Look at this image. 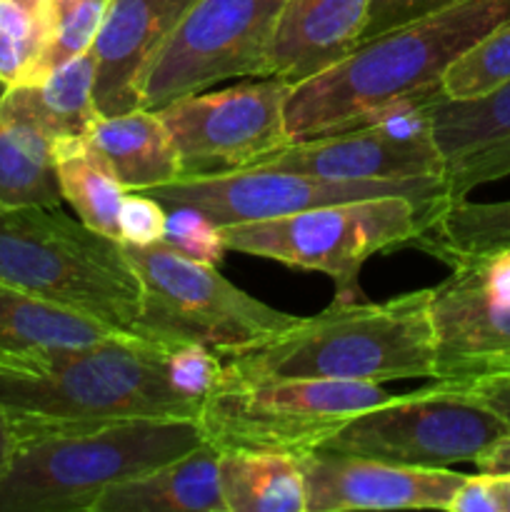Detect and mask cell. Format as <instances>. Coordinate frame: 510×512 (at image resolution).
Instances as JSON below:
<instances>
[{
    "label": "cell",
    "mask_w": 510,
    "mask_h": 512,
    "mask_svg": "<svg viewBox=\"0 0 510 512\" xmlns=\"http://www.w3.org/2000/svg\"><path fill=\"white\" fill-rule=\"evenodd\" d=\"M220 370L223 358L208 348L125 333L68 353L0 360V413L53 425L198 418Z\"/></svg>",
    "instance_id": "cell-1"
},
{
    "label": "cell",
    "mask_w": 510,
    "mask_h": 512,
    "mask_svg": "<svg viewBox=\"0 0 510 512\" xmlns=\"http://www.w3.org/2000/svg\"><path fill=\"white\" fill-rule=\"evenodd\" d=\"M508 15L510 0H460L363 40L333 68L290 88V143L363 128L390 105L443 93L450 65Z\"/></svg>",
    "instance_id": "cell-2"
},
{
    "label": "cell",
    "mask_w": 510,
    "mask_h": 512,
    "mask_svg": "<svg viewBox=\"0 0 510 512\" xmlns=\"http://www.w3.org/2000/svg\"><path fill=\"white\" fill-rule=\"evenodd\" d=\"M13 430V455L0 473V512H90L113 485L205 443L198 418L13 423Z\"/></svg>",
    "instance_id": "cell-3"
},
{
    "label": "cell",
    "mask_w": 510,
    "mask_h": 512,
    "mask_svg": "<svg viewBox=\"0 0 510 512\" xmlns=\"http://www.w3.org/2000/svg\"><path fill=\"white\" fill-rule=\"evenodd\" d=\"M238 378H320L385 383L435 380L430 288L385 303H338L298 318L268 343L223 360Z\"/></svg>",
    "instance_id": "cell-4"
},
{
    "label": "cell",
    "mask_w": 510,
    "mask_h": 512,
    "mask_svg": "<svg viewBox=\"0 0 510 512\" xmlns=\"http://www.w3.org/2000/svg\"><path fill=\"white\" fill-rule=\"evenodd\" d=\"M0 285L125 333H133L143 293L123 243L70 218L60 205L0 213Z\"/></svg>",
    "instance_id": "cell-5"
},
{
    "label": "cell",
    "mask_w": 510,
    "mask_h": 512,
    "mask_svg": "<svg viewBox=\"0 0 510 512\" xmlns=\"http://www.w3.org/2000/svg\"><path fill=\"white\" fill-rule=\"evenodd\" d=\"M443 208L400 195L350 200L228 225L223 240L235 253L328 275L338 303H358L363 265L375 253L415 245L425 225Z\"/></svg>",
    "instance_id": "cell-6"
},
{
    "label": "cell",
    "mask_w": 510,
    "mask_h": 512,
    "mask_svg": "<svg viewBox=\"0 0 510 512\" xmlns=\"http://www.w3.org/2000/svg\"><path fill=\"white\" fill-rule=\"evenodd\" d=\"M140 280L133 335L165 345H200L220 358L245 353L288 330L298 315L270 308L218 273L165 243L125 245Z\"/></svg>",
    "instance_id": "cell-7"
},
{
    "label": "cell",
    "mask_w": 510,
    "mask_h": 512,
    "mask_svg": "<svg viewBox=\"0 0 510 512\" xmlns=\"http://www.w3.org/2000/svg\"><path fill=\"white\" fill-rule=\"evenodd\" d=\"M390 395L380 383L320 378H238L220 370L198 420L223 448L303 455Z\"/></svg>",
    "instance_id": "cell-8"
},
{
    "label": "cell",
    "mask_w": 510,
    "mask_h": 512,
    "mask_svg": "<svg viewBox=\"0 0 510 512\" xmlns=\"http://www.w3.org/2000/svg\"><path fill=\"white\" fill-rule=\"evenodd\" d=\"M505 435H510L508 423L465 380H438L363 410L318 450L420 468H450L455 463L475 465Z\"/></svg>",
    "instance_id": "cell-9"
},
{
    "label": "cell",
    "mask_w": 510,
    "mask_h": 512,
    "mask_svg": "<svg viewBox=\"0 0 510 512\" xmlns=\"http://www.w3.org/2000/svg\"><path fill=\"white\" fill-rule=\"evenodd\" d=\"M293 85L265 75L215 93H193L155 110L173 138L180 178L253 168L290 143L285 103Z\"/></svg>",
    "instance_id": "cell-10"
},
{
    "label": "cell",
    "mask_w": 510,
    "mask_h": 512,
    "mask_svg": "<svg viewBox=\"0 0 510 512\" xmlns=\"http://www.w3.org/2000/svg\"><path fill=\"white\" fill-rule=\"evenodd\" d=\"M285 0H195L143 80L140 108L160 110L228 78H263L265 48Z\"/></svg>",
    "instance_id": "cell-11"
},
{
    "label": "cell",
    "mask_w": 510,
    "mask_h": 512,
    "mask_svg": "<svg viewBox=\"0 0 510 512\" xmlns=\"http://www.w3.org/2000/svg\"><path fill=\"white\" fill-rule=\"evenodd\" d=\"M163 205H190L218 228L280 218L320 205L400 195L420 205H448V185L438 178L333 180L278 168H245L210 178H178L143 190Z\"/></svg>",
    "instance_id": "cell-12"
},
{
    "label": "cell",
    "mask_w": 510,
    "mask_h": 512,
    "mask_svg": "<svg viewBox=\"0 0 510 512\" xmlns=\"http://www.w3.org/2000/svg\"><path fill=\"white\" fill-rule=\"evenodd\" d=\"M438 95L443 93L390 105L363 128L295 140L258 163V168L333 180L438 178L445 173V158L430 130V103Z\"/></svg>",
    "instance_id": "cell-13"
},
{
    "label": "cell",
    "mask_w": 510,
    "mask_h": 512,
    "mask_svg": "<svg viewBox=\"0 0 510 512\" xmlns=\"http://www.w3.org/2000/svg\"><path fill=\"white\" fill-rule=\"evenodd\" d=\"M450 270L430 288L435 380L510 375V253Z\"/></svg>",
    "instance_id": "cell-14"
},
{
    "label": "cell",
    "mask_w": 510,
    "mask_h": 512,
    "mask_svg": "<svg viewBox=\"0 0 510 512\" xmlns=\"http://www.w3.org/2000/svg\"><path fill=\"white\" fill-rule=\"evenodd\" d=\"M305 512L448 510L468 475L448 468L385 463L358 455L310 450L298 455Z\"/></svg>",
    "instance_id": "cell-15"
},
{
    "label": "cell",
    "mask_w": 510,
    "mask_h": 512,
    "mask_svg": "<svg viewBox=\"0 0 510 512\" xmlns=\"http://www.w3.org/2000/svg\"><path fill=\"white\" fill-rule=\"evenodd\" d=\"M195 0H108L95 33L93 98L100 115L138 110L155 55Z\"/></svg>",
    "instance_id": "cell-16"
},
{
    "label": "cell",
    "mask_w": 510,
    "mask_h": 512,
    "mask_svg": "<svg viewBox=\"0 0 510 512\" xmlns=\"http://www.w3.org/2000/svg\"><path fill=\"white\" fill-rule=\"evenodd\" d=\"M370 0H285L265 48L263 78L298 85L353 53L368 23Z\"/></svg>",
    "instance_id": "cell-17"
},
{
    "label": "cell",
    "mask_w": 510,
    "mask_h": 512,
    "mask_svg": "<svg viewBox=\"0 0 510 512\" xmlns=\"http://www.w3.org/2000/svg\"><path fill=\"white\" fill-rule=\"evenodd\" d=\"M0 115L45 143L88 138L100 118L93 98V55L83 53L38 83L0 90Z\"/></svg>",
    "instance_id": "cell-18"
},
{
    "label": "cell",
    "mask_w": 510,
    "mask_h": 512,
    "mask_svg": "<svg viewBox=\"0 0 510 512\" xmlns=\"http://www.w3.org/2000/svg\"><path fill=\"white\" fill-rule=\"evenodd\" d=\"M218 460L220 448L205 440L183 458L105 490L90 512H228Z\"/></svg>",
    "instance_id": "cell-19"
},
{
    "label": "cell",
    "mask_w": 510,
    "mask_h": 512,
    "mask_svg": "<svg viewBox=\"0 0 510 512\" xmlns=\"http://www.w3.org/2000/svg\"><path fill=\"white\" fill-rule=\"evenodd\" d=\"M125 335L98 318L0 285V360L90 348Z\"/></svg>",
    "instance_id": "cell-20"
},
{
    "label": "cell",
    "mask_w": 510,
    "mask_h": 512,
    "mask_svg": "<svg viewBox=\"0 0 510 512\" xmlns=\"http://www.w3.org/2000/svg\"><path fill=\"white\" fill-rule=\"evenodd\" d=\"M88 140L125 190L143 193L180 178L173 138L153 110L138 108L120 115H100Z\"/></svg>",
    "instance_id": "cell-21"
},
{
    "label": "cell",
    "mask_w": 510,
    "mask_h": 512,
    "mask_svg": "<svg viewBox=\"0 0 510 512\" xmlns=\"http://www.w3.org/2000/svg\"><path fill=\"white\" fill-rule=\"evenodd\" d=\"M218 475L228 512H305L298 455L223 448Z\"/></svg>",
    "instance_id": "cell-22"
},
{
    "label": "cell",
    "mask_w": 510,
    "mask_h": 512,
    "mask_svg": "<svg viewBox=\"0 0 510 512\" xmlns=\"http://www.w3.org/2000/svg\"><path fill=\"white\" fill-rule=\"evenodd\" d=\"M53 163L60 195L75 210V218L108 238L120 240L118 213L128 190L93 143L88 138L58 140L53 143Z\"/></svg>",
    "instance_id": "cell-23"
},
{
    "label": "cell",
    "mask_w": 510,
    "mask_h": 512,
    "mask_svg": "<svg viewBox=\"0 0 510 512\" xmlns=\"http://www.w3.org/2000/svg\"><path fill=\"white\" fill-rule=\"evenodd\" d=\"M418 248L445 265L468 263L510 250V200L470 203L450 200L415 240Z\"/></svg>",
    "instance_id": "cell-24"
},
{
    "label": "cell",
    "mask_w": 510,
    "mask_h": 512,
    "mask_svg": "<svg viewBox=\"0 0 510 512\" xmlns=\"http://www.w3.org/2000/svg\"><path fill=\"white\" fill-rule=\"evenodd\" d=\"M430 130L445 163L510 135V80L475 98L430 103Z\"/></svg>",
    "instance_id": "cell-25"
},
{
    "label": "cell",
    "mask_w": 510,
    "mask_h": 512,
    "mask_svg": "<svg viewBox=\"0 0 510 512\" xmlns=\"http://www.w3.org/2000/svg\"><path fill=\"white\" fill-rule=\"evenodd\" d=\"M60 203L63 195L50 143L0 115V213L25 205Z\"/></svg>",
    "instance_id": "cell-26"
},
{
    "label": "cell",
    "mask_w": 510,
    "mask_h": 512,
    "mask_svg": "<svg viewBox=\"0 0 510 512\" xmlns=\"http://www.w3.org/2000/svg\"><path fill=\"white\" fill-rule=\"evenodd\" d=\"M55 0H0V88L28 83L55 28Z\"/></svg>",
    "instance_id": "cell-27"
},
{
    "label": "cell",
    "mask_w": 510,
    "mask_h": 512,
    "mask_svg": "<svg viewBox=\"0 0 510 512\" xmlns=\"http://www.w3.org/2000/svg\"><path fill=\"white\" fill-rule=\"evenodd\" d=\"M510 80V15L465 50L443 78L445 98H475Z\"/></svg>",
    "instance_id": "cell-28"
},
{
    "label": "cell",
    "mask_w": 510,
    "mask_h": 512,
    "mask_svg": "<svg viewBox=\"0 0 510 512\" xmlns=\"http://www.w3.org/2000/svg\"><path fill=\"white\" fill-rule=\"evenodd\" d=\"M105 5H108V0H63V3H58L53 35H50L28 83H38L68 60L88 53L95 33L103 23Z\"/></svg>",
    "instance_id": "cell-29"
},
{
    "label": "cell",
    "mask_w": 510,
    "mask_h": 512,
    "mask_svg": "<svg viewBox=\"0 0 510 512\" xmlns=\"http://www.w3.org/2000/svg\"><path fill=\"white\" fill-rule=\"evenodd\" d=\"M165 208H168V218H165V233L160 243L198 263L218 265L223 260V255L228 253L223 228L210 223L203 213L190 205H165Z\"/></svg>",
    "instance_id": "cell-30"
},
{
    "label": "cell",
    "mask_w": 510,
    "mask_h": 512,
    "mask_svg": "<svg viewBox=\"0 0 510 512\" xmlns=\"http://www.w3.org/2000/svg\"><path fill=\"white\" fill-rule=\"evenodd\" d=\"M510 175V135L485 148L465 153L445 163L443 180L448 185L450 200H460L478 185Z\"/></svg>",
    "instance_id": "cell-31"
},
{
    "label": "cell",
    "mask_w": 510,
    "mask_h": 512,
    "mask_svg": "<svg viewBox=\"0 0 510 512\" xmlns=\"http://www.w3.org/2000/svg\"><path fill=\"white\" fill-rule=\"evenodd\" d=\"M168 208L158 198L140 190H128L120 203L118 238L125 245H155L163 240Z\"/></svg>",
    "instance_id": "cell-32"
},
{
    "label": "cell",
    "mask_w": 510,
    "mask_h": 512,
    "mask_svg": "<svg viewBox=\"0 0 510 512\" xmlns=\"http://www.w3.org/2000/svg\"><path fill=\"white\" fill-rule=\"evenodd\" d=\"M455 3H460V0H370L363 40L375 38V35L398 28V25L413 23V20L425 18V15L438 13V10L450 8Z\"/></svg>",
    "instance_id": "cell-33"
},
{
    "label": "cell",
    "mask_w": 510,
    "mask_h": 512,
    "mask_svg": "<svg viewBox=\"0 0 510 512\" xmlns=\"http://www.w3.org/2000/svg\"><path fill=\"white\" fill-rule=\"evenodd\" d=\"M450 512H500L493 490V478L488 473L468 475L448 505Z\"/></svg>",
    "instance_id": "cell-34"
},
{
    "label": "cell",
    "mask_w": 510,
    "mask_h": 512,
    "mask_svg": "<svg viewBox=\"0 0 510 512\" xmlns=\"http://www.w3.org/2000/svg\"><path fill=\"white\" fill-rule=\"evenodd\" d=\"M465 383L510 428V375H490V378H475Z\"/></svg>",
    "instance_id": "cell-35"
},
{
    "label": "cell",
    "mask_w": 510,
    "mask_h": 512,
    "mask_svg": "<svg viewBox=\"0 0 510 512\" xmlns=\"http://www.w3.org/2000/svg\"><path fill=\"white\" fill-rule=\"evenodd\" d=\"M475 468H478L480 473L490 475L510 473V435H505V438L498 440L493 448L485 450V453L475 460Z\"/></svg>",
    "instance_id": "cell-36"
},
{
    "label": "cell",
    "mask_w": 510,
    "mask_h": 512,
    "mask_svg": "<svg viewBox=\"0 0 510 512\" xmlns=\"http://www.w3.org/2000/svg\"><path fill=\"white\" fill-rule=\"evenodd\" d=\"M13 448H15L13 423H10L8 415L0 413V473H3L5 465H8L10 455H13Z\"/></svg>",
    "instance_id": "cell-37"
},
{
    "label": "cell",
    "mask_w": 510,
    "mask_h": 512,
    "mask_svg": "<svg viewBox=\"0 0 510 512\" xmlns=\"http://www.w3.org/2000/svg\"><path fill=\"white\" fill-rule=\"evenodd\" d=\"M490 478H493V490L495 498H498L500 512H510V473H498L490 475Z\"/></svg>",
    "instance_id": "cell-38"
},
{
    "label": "cell",
    "mask_w": 510,
    "mask_h": 512,
    "mask_svg": "<svg viewBox=\"0 0 510 512\" xmlns=\"http://www.w3.org/2000/svg\"><path fill=\"white\" fill-rule=\"evenodd\" d=\"M55 3H63V0H55Z\"/></svg>",
    "instance_id": "cell-39"
},
{
    "label": "cell",
    "mask_w": 510,
    "mask_h": 512,
    "mask_svg": "<svg viewBox=\"0 0 510 512\" xmlns=\"http://www.w3.org/2000/svg\"><path fill=\"white\" fill-rule=\"evenodd\" d=\"M508 253H510V250H508Z\"/></svg>",
    "instance_id": "cell-40"
}]
</instances>
